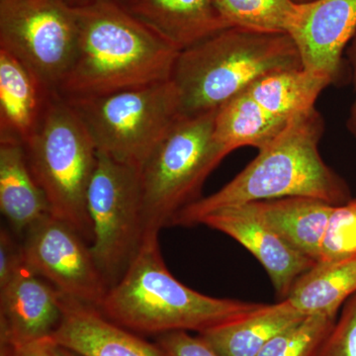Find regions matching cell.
<instances>
[{
  "instance_id": "cell-12",
  "label": "cell",
  "mask_w": 356,
  "mask_h": 356,
  "mask_svg": "<svg viewBox=\"0 0 356 356\" xmlns=\"http://www.w3.org/2000/svg\"><path fill=\"white\" fill-rule=\"evenodd\" d=\"M356 33V0H316L302 4L299 25L290 36L304 69L337 83L343 79V54Z\"/></svg>"
},
{
  "instance_id": "cell-26",
  "label": "cell",
  "mask_w": 356,
  "mask_h": 356,
  "mask_svg": "<svg viewBox=\"0 0 356 356\" xmlns=\"http://www.w3.org/2000/svg\"><path fill=\"white\" fill-rule=\"evenodd\" d=\"M318 356H356V293L346 301Z\"/></svg>"
},
{
  "instance_id": "cell-14",
  "label": "cell",
  "mask_w": 356,
  "mask_h": 356,
  "mask_svg": "<svg viewBox=\"0 0 356 356\" xmlns=\"http://www.w3.org/2000/svg\"><path fill=\"white\" fill-rule=\"evenodd\" d=\"M81 356H168L156 343L108 320L95 307L63 295V318L50 337Z\"/></svg>"
},
{
  "instance_id": "cell-23",
  "label": "cell",
  "mask_w": 356,
  "mask_h": 356,
  "mask_svg": "<svg viewBox=\"0 0 356 356\" xmlns=\"http://www.w3.org/2000/svg\"><path fill=\"white\" fill-rule=\"evenodd\" d=\"M232 27L289 34L302 16V4L293 0H215Z\"/></svg>"
},
{
  "instance_id": "cell-24",
  "label": "cell",
  "mask_w": 356,
  "mask_h": 356,
  "mask_svg": "<svg viewBox=\"0 0 356 356\" xmlns=\"http://www.w3.org/2000/svg\"><path fill=\"white\" fill-rule=\"evenodd\" d=\"M337 318L316 314L280 332L257 356H318Z\"/></svg>"
},
{
  "instance_id": "cell-19",
  "label": "cell",
  "mask_w": 356,
  "mask_h": 356,
  "mask_svg": "<svg viewBox=\"0 0 356 356\" xmlns=\"http://www.w3.org/2000/svg\"><path fill=\"white\" fill-rule=\"evenodd\" d=\"M305 317L289 303L264 304L248 317L198 334L220 356H257L269 341Z\"/></svg>"
},
{
  "instance_id": "cell-22",
  "label": "cell",
  "mask_w": 356,
  "mask_h": 356,
  "mask_svg": "<svg viewBox=\"0 0 356 356\" xmlns=\"http://www.w3.org/2000/svg\"><path fill=\"white\" fill-rule=\"evenodd\" d=\"M356 293V257L343 261L317 262L299 278L288 301L303 315L337 318V312Z\"/></svg>"
},
{
  "instance_id": "cell-2",
  "label": "cell",
  "mask_w": 356,
  "mask_h": 356,
  "mask_svg": "<svg viewBox=\"0 0 356 356\" xmlns=\"http://www.w3.org/2000/svg\"><path fill=\"white\" fill-rule=\"evenodd\" d=\"M324 130V119L315 107L297 115L242 172L220 191L180 211L172 226H195L216 211L271 199L310 197L332 206L348 203L353 199L350 187L318 152Z\"/></svg>"
},
{
  "instance_id": "cell-31",
  "label": "cell",
  "mask_w": 356,
  "mask_h": 356,
  "mask_svg": "<svg viewBox=\"0 0 356 356\" xmlns=\"http://www.w3.org/2000/svg\"><path fill=\"white\" fill-rule=\"evenodd\" d=\"M58 356H81L79 353H74V351L67 350V348H62V346H57Z\"/></svg>"
},
{
  "instance_id": "cell-25",
  "label": "cell",
  "mask_w": 356,
  "mask_h": 356,
  "mask_svg": "<svg viewBox=\"0 0 356 356\" xmlns=\"http://www.w3.org/2000/svg\"><path fill=\"white\" fill-rule=\"evenodd\" d=\"M356 257V199L334 206L318 262L343 261Z\"/></svg>"
},
{
  "instance_id": "cell-1",
  "label": "cell",
  "mask_w": 356,
  "mask_h": 356,
  "mask_svg": "<svg viewBox=\"0 0 356 356\" xmlns=\"http://www.w3.org/2000/svg\"><path fill=\"white\" fill-rule=\"evenodd\" d=\"M74 8L76 50L58 95L83 99L172 79L180 51L120 0H93Z\"/></svg>"
},
{
  "instance_id": "cell-4",
  "label": "cell",
  "mask_w": 356,
  "mask_h": 356,
  "mask_svg": "<svg viewBox=\"0 0 356 356\" xmlns=\"http://www.w3.org/2000/svg\"><path fill=\"white\" fill-rule=\"evenodd\" d=\"M303 67L289 34L229 27L180 51L172 81L180 116L217 111L264 74Z\"/></svg>"
},
{
  "instance_id": "cell-30",
  "label": "cell",
  "mask_w": 356,
  "mask_h": 356,
  "mask_svg": "<svg viewBox=\"0 0 356 356\" xmlns=\"http://www.w3.org/2000/svg\"><path fill=\"white\" fill-rule=\"evenodd\" d=\"M348 54L351 69H353V84H355V98L353 106H351L350 118H348L346 126H348V131L356 138V33L355 37L350 41Z\"/></svg>"
},
{
  "instance_id": "cell-34",
  "label": "cell",
  "mask_w": 356,
  "mask_h": 356,
  "mask_svg": "<svg viewBox=\"0 0 356 356\" xmlns=\"http://www.w3.org/2000/svg\"><path fill=\"white\" fill-rule=\"evenodd\" d=\"M122 3H126V2L130 1V0H120Z\"/></svg>"
},
{
  "instance_id": "cell-29",
  "label": "cell",
  "mask_w": 356,
  "mask_h": 356,
  "mask_svg": "<svg viewBox=\"0 0 356 356\" xmlns=\"http://www.w3.org/2000/svg\"><path fill=\"white\" fill-rule=\"evenodd\" d=\"M16 356H58L57 344L51 339H44L26 346H16Z\"/></svg>"
},
{
  "instance_id": "cell-32",
  "label": "cell",
  "mask_w": 356,
  "mask_h": 356,
  "mask_svg": "<svg viewBox=\"0 0 356 356\" xmlns=\"http://www.w3.org/2000/svg\"><path fill=\"white\" fill-rule=\"evenodd\" d=\"M67 3L72 6H81L84 4H88L89 2L93 1V0H67Z\"/></svg>"
},
{
  "instance_id": "cell-6",
  "label": "cell",
  "mask_w": 356,
  "mask_h": 356,
  "mask_svg": "<svg viewBox=\"0 0 356 356\" xmlns=\"http://www.w3.org/2000/svg\"><path fill=\"white\" fill-rule=\"evenodd\" d=\"M216 112L180 117L140 168L147 231L172 226L200 199L205 180L228 154L214 139Z\"/></svg>"
},
{
  "instance_id": "cell-20",
  "label": "cell",
  "mask_w": 356,
  "mask_h": 356,
  "mask_svg": "<svg viewBox=\"0 0 356 356\" xmlns=\"http://www.w3.org/2000/svg\"><path fill=\"white\" fill-rule=\"evenodd\" d=\"M331 84L329 76L300 67L264 74L245 91L269 114L290 121L315 107L318 95Z\"/></svg>"
},
{
  "instance_id": "cell-10",
  "label": "cell",
  "mask_w": 356,
  "mask_h": 356,
  "mask_svg": "<svg viewBox=\"0 0 356 356\" xmlns=\"http://www.w3.org/2000/svg\"><path fill=\"white\" fill-rule=\"evenodd\" d=\"M22 245L28 271L67 298L97 309L102 306L108 284L90 245L70 225L50 215L26 232Z\"/></svg>"
},
{
  "instance_id": "cell-15",
  "label": "cell",
  "mask_w": 356,
  "mask_h": 356,
  "mask_svg": "<svg viewBox=\"0 0 356 356\" xmlns=\"http://www.w3.org/2000/svg\"><path fill=\"white\" fill-rule=\"evenodd\" d=\"M53 92L22 60L0 48V140L24 145Z\"/></svg>"
},
{
  "instance_id": "cell-11",
  "label": "cell",
  "mask_w": 356,
  "mask_h": 356,
  "mask_svg": "<svg viewBox=\"0 0 356 356\" xmlns=\"http://www.w3.org/2000/svg\"><path fill=\"white\" fill-rule=\"evenodd\" d=\"M199 224L226 234L250 250L268 273L281 300L287 299L299 278L317 264L285 242L250 203L216 211Z\"/></svg>"
},
{
  "instance_id": "cell-3",
  "label": "cell",
  "mask_w": 356,
  "mask_h": 356,
  "mask_svg": "<svg viewBox=\"0 0 356 356\" xmlns=\"http://www.w3.org/2000/svg\"><path fill=\"white\" fill-rule=\"evenodd\" d=\"M159 233L147 231L127 270L109 288L98 308L108 320L138 334H201L247 318L264 305L215 298L185 286L165 266Z\"/></svg>"
},
{
  "instance_id": "cell-28",
  "label": "cell",
  "mask_w": 356,
  "mask_h": 356,
  "mask_svg": "<svg viewBox=\"0 0 356 356\" xmlns=\"http://www.w3.org/2000/svg\"><path fill=\"white\" fill-rule=\"evenodd\" d=\"M25 268L22 243L18 242L11 229L2 227L0 229V288L6 286Z\"/></svg>"
},
{
  "instance_id": "cell-21",
  "label": "cell",
  "mask_w": 356,
  "mask_h": 356,
  "mask_svg": "<svg viewBox=\"0 0 356 356\" xmlns=\"http://www.w3.org/2000/svg\"><path fill=\"white\" fill-rule=\"evenodd\" d=\"M288 123L269 114L243 90L217 110L214 139L227 154L242 147L261 151L277 138Z\"/></svg>"
},
{
  "instance_id": "cell-13",
  "label": "cell",
  "mask_w": 356,
  "mask_h": 356,
  "mask_svg": "<svg viewBox=\"0 0 356 356\" xmlns=\"http://www.w3.org/2000/svg\"><path fill=\"white\" fill-rule=\"evenodd\" d=\"M62 318V293L26 268L0 288V341L23 346L50 339Z\"/></svg>"
},
{
  "instance_id": "cell-9",
  "label": "cell",
  "mask_w": 356,
  "mask_h": 356,
  "mask_svg": "<svg viewBox=\"0 0 356 356\" xmlns=\"http://www.w3.org/2000/svg\"><path fill=\"white\" fill-rule=\"evenodd\" d=\"M77 44L74 6L67 0H0V48L58 91Z\"/></svg>"
},
{
  "instance_id": "cell-33",
  "label": "cell",
  "mask_w": 356,
  "mask_h": 356,
  "mask_svg": "<svg viewBox=\"0 0 356 356\" xmlns=\"http://www.w3.org/2000/svg\"><path fill=\"white\" fill-rule=\"evenodd\" d=\"M293 1L296 2V3L304 4L310 3V2L316 1V0H293Z\"/></svg>"
},
{
  "instance_id": "cell-17",
  "label": "cell",
  "mask_w": 356,
  "mask_h": 356,
  "mask_svg": "<svg viewBox=\"0 0 356 356\" xmlns=\"http://www.w3.org/2000/svg\"><path fill=\"white\" fill-rule=\"evenodd\" d=\"M0 210L14 235L26 232L51 211L44 192L33 177L23 145L0 140Z\"/></svg>"
},
{
  "instance_id": "cell-7",
  "label": "cell",
  "mask_w": 356,
  "mask_h": 356,
  "mask_svg": "<svg viewBox=\"0 0 356 356\" xmlns=\"http://www.w3.org/2000/svg\"><path fill=\"white\" fill-rule=\"evenodd\" d=\"M67 100L83 121L97 153L137 170L181 117L179 95L172 79L98 97Z\"/></svg>"
},
{
  "instance_id": "cell-5",
  "label": "cell",
  "mask_w": 356,
  "mask_h": 356,
  "mask_svg": "<svg viewBox=\"0 0 356 356\" xmlns=\"http://www.w3.org/2000/svg\"><path fill=\"white\" fill-rule=\"evenodd\" d=\"M23 147L51 216L67 222L91 245L88 193L97 149L76 110L57 91L51 93L38 128Z\"/></svg>"
},
{
  "instance_id": "cell-18",
  "label": "cell",
  "mask_w": 356,
  "mask_h": 356,
  "mask_svg": "<svg viewBox=\"0 0 356 356\" xmlns=\"http://www.w3.org/2000/svg\"><path fill=\"white\" fill-rule=\"evenodd\" d=\"M262 221L301 254L316 262L334 206L310 197H285L250 203Z\"/></svg>"
},
{
  "instance_id": "cell-8",
  "label": "cell",
  "mask_w": 356,
  "mask_h": 356,
  "mask_svg": "<svg viewBox=\"0 0 356 356\" xmlns=\"http://www.w3.org/2000/svg\"><path fill=\"white\" fill-rule=\"evenodd\" d=\"M88 209L93 226L91 252L111 288L127 270L147 233L139 170L97 153Z\"/></svg>"
},
{
  "instance_id": "cell-16",
  "label": "cell",
  "mask_w": 356,
  "mask_h": 356,
  "mask_svg": "<svg viewBox=\"0 0 356 356\" xmlns=\"http://www.w3.org/2000/svg\"><path fill=\"white\" fill-rule=\"evenodd\" d=\"M123 4L179 51L232 27L215 0H130Z\"/></svg>"
},
{
  "instance_id": "cell-27",
  "label": "cell",
  "mask_w": 356,
  "mask_h": 356,
  "mask_svg": "<svg viewBox=\"0 0 356 356\" xmlns=\"http://www.w3.org/2000/svg\"><path fill=\"white\" fill-rule=\"evenodd\" d=\"M156 343L168 356H220L200 336L177 331L159 334Z\"/></svg>"
}]
</instances>
